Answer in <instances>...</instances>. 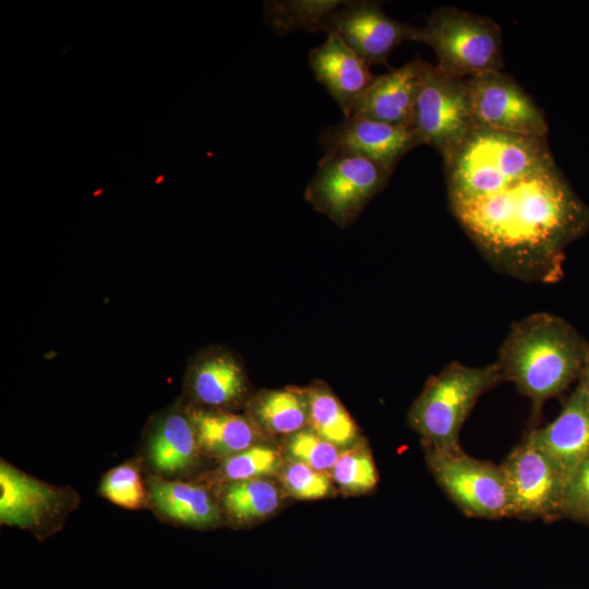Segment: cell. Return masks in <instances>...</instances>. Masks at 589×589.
Wrapping results in <instances>:
<instances>
[{
    "label": "cell",
    "mask_w": 589,
    "mask_h": 589,
    "mask_svg": "<svg viewBox=\"0 0 589 589\" xmlns=\"http://www.w3.org/2000/svg\"><path fill=\"white\" fill-rule=\"evenodd\" d=\"M450 207L492 265L529 281L557 279L564 249L589 228V207L555 165L500 193Z\"/></svg>",
    "instance_id": "1"
},
{
    "label": "cell",
    "mask_w": 589,
    "mask_h": 589,
    "mask_svg": "<svg viewBox=\"0 0 589 589\" xmlns=\"http://www.w3.org/2000/svg\"><path fill=\"white\" fill-rule=\"evenodd\" d=\"M588 352L589 346L574 327L543 312L512 326L496 363L503 381L514 383L538 407L580 374Z\"/></svg>",
    "instance_id": "2"
},
{
    "label": "cell",
    "mask_w": 589,
    "mask_h": 589,
    "mask_svg": "<svg viewBox=\"0 0 589 589\" xmlns=\"http://www.w3.org/2000/svg\"><path fill=\"white\" fill-rule=\"evenodd\" d=\"M443 159L450 204L491 196L555 165L546 136L476 124Z\"/></svg>",
    "instance_id": "3"
},
{
    "label": "cell",
    "mask_w": 589,
    "mask_h": 589,
    "mask_svg": "<svg viewBox=\"0 0 589 589\" xmlns=\"http://www.w3.org/2000/svg\"><path fill=\"white\" fill-rule=\"evenodd\" d=\"M501 381L496 362L483 366L450 362L426 382L410 409V423L430 448L459 449V432L469 412L478 398Z\"/></svg>",
    "instance_id": "4"
},
{
    "label": "cell",
    "mask_w": 589,
    "mask_h": 589,
    "mask_svg": "<svg viewBox=\"0 0 589 589\" xmlns=\"http://www.w3.org/2000/svg\"><path fill=\"white\" fill-rule=\"evenodd\" d=\"M431 46L436 67L447 75L469 79L500 71L502 34L491 19L453 7H442L421 27L420 40Z\"/></svg>",
    "instance_id": "5"
},
{
    "label": "cell",
    "mask_w": 589,
    "mask_h": 589,
    "mask_svg": "<svg viewBox=\"0 0 589 589\" xmlns=\"http://www.w3.org/2000/svg\"><path fill=\"white\" fill-rule=\"evenodd\" d=\"M390 175L383 166L363 157L324 154L304 196L314 209L345 228L386 187Z\"/></svg>",
    "instance_id": "6"
},
{
    "label": "cell",
    "mask_w": 589,
    "mask_h": 589,
    "mask_svg": "<svg viewBox=\"0 0 589 589\" xmlns=\"http://www.w3.org/2000/svg\"><path fill=\"white\" fill-rule=\"evenodd\" d=\"M473 125L466 79L424 61L412 119L420 144L435 147L444 158Z\"/></svg>",
    "instance_id": "7"
},
{
    "label": "cell",
    "mask_w": 589,
    "mask_h": 589,
    "mask_svg": "<svg viewBox=\"0 0 589 589\" xmlns=\"http://www.w3.org/2000/svg\"><path fill=\"white\" fill-rule=\"evenodd\" d=\"M430 468L442 489L467 515L500 518L510 515L501 466L467 456L461 449L428 452Z\"/></svg>",
    "instance_id": "8"
},
{
    "label": "cell",
    "mask_w": 589,
    "mask_h": 589,
    "mask_svg": "<svg viewBox=\"0 0 589 589\" xmlns=\"http://www.w3.org/2000/svg\"><path fill=\"white\" fill-rule=\"evenodd\" d=\"M77 504L72 490L53 486L1 461L0 521L38 538L56 532Z\"/></svg>",
    "instance_id": "9"
},
{
    "label": "cell",
    "mask_w": 589,
    "mask_h": 589,
    "mask_svg": "<svg viewBox=\"0 0 589 589\" xmlns=\"http://www.w3.org/2000/svg\"><path fill=\"white\" fill-rule=\"evenodd\" d=\"M476 125L496 131L546 136L549 125L533 99L508 74L490 71L466 79Z\"/></svg>",
    "instance_id": "10"
},
{
    "label": "cell",
    "mask_w": 589,
    "mask_h": 589,
    "mask_svg": "<svg viewBox=\"0 0 589 589\" xmlns=\"http://www.w3.org/2000/svg\"><path fill=\"white\" fill-rule=\"evenodd\" d=\"M325 33L337 36L371 67L387 65L392 51L404 41H419L421 27L389 17L381 2L346 0Z\"/></svg>",
    "instance_id": "11"
},
{
    "label": "cell",
    "mask_w": 589,
    "mask_h": 589,
    "mask_svg": "<svg viewBox=\"0 0 589 589\" xmlns=\"http://www.w3.org/2000/svg\"><path fill=\"white\" fill-rule=\"evenodd\" d=\"M510 515L549 517L561 512L565 480L552 459L527 437L501 466Z\"/></svg>",
    "instance_id": "12"
},
{
    "label": "cell",
    "mask_w": 589,
    "mask_h": 589,
    "mask_svg": "<svg viewBox=\"0 0 589 589\" xmlns=\"http://www.w3.org/2000/svg\"><path fill=\"white\" fill-rule=\"evenodd\" d=\"M325 154H342L370 159L393 173L400 159L420 145L410 128L365 118H344L320 132Z\"/></svg>",
    "instance_id": "13"
},
{
    "label": "cell",
    "mask_w": 589,
    "mask_h": 589,
    "mask_svg": "<svg viewBox=\"0 0 589 589\" xmlns=\"http://www.w3.org/2000/svg\"><path fill=\"white\" fill-rule=\"evenodd\" d=\"M423 62L416 58L398 69L375 76L345 118H365L412 129Z\"/></svg>",
    "instance_id": "14"
},
{
    "label": "cell",
    "mask_w": 589,
    "mask_h": 589,
    "mask_svg": "<svg viewBox=\"0 0 589 589\" xmlns=\"http://www.w3.org/2000/svg\"><path fill=\"white\" fill-rule=\"evenodd\" d=\"M527 438L552 459L566 485L589 458V404L581 387L577 386L552 422L532 430Z\"/></svg>",
    "instance_id": "15"
},
{
    "label": "cell",
    "mask_w": 589,
    "mask_h": 589,
    "mask_svg": "<svg viewBox=\"0 0 589 589\" xmlns=\"http://www.w3.org/2000/svg\"><path fill=\"white\" fill-rule=\"evenodd\" d=\"M308 61L314 77L334 98L344 117L375 79L370 65L332 34L310 50Z\"/></svg>",
    "instance_id": "16"
},
{
    "label": "cell",
    "mask_w": 589,
    "mask_h": 589,
    "mask_svg": "<svg viewBox=\"0 0 589 589\" xmlns=\"http://www.w3.org/2000/svg\"><path fill=\"white\" fill-rule=\"evenodd\" d=\"M185 383L196 404L219 410L238 402L247 390L242 365L223 348L197 353L188 368Z\"/></svg>",
    "instance_id": "17"
},
{
    "label": "cell",
    "mask_w": 589,
    "mask_h": 589,
    "mask_svg": "<svg viewBox=\"0 0 589 589\" xmlns=\"http://www.w3.org/2000/svg\"><path fill=\"white\" fill-rule=\"evenodd\" d=\"M200 446L187 409L173 408L154 422L147 450L154 469L171 474L191 467Z\"/></svg>",
    "instance_id": "18"
},
{
    "label": "cell",
    "mask_w": 589,
    "mask_h": 589,
    "mask_svg": "<svg viewBox=\"0 0 589 589\" xmlns=\"http://www.w3.org/2000/svg\"><path fill=\"white\" fill-rule=\"evenodd\" d=\"M200 448L215 455L238 454L256 440L253 423L243 416L219 409L187 408Z\"/></svg>",
    "instance_id": "19"
},
{
    "label": "cell",
    "mask_w": 589,
    "mask_h": 589,
    "mask_svg": "<svg viewBox=\"0 0 589 589\" xmlns=\"http://www.w3.org/2000/svg\"><path fill=\"white\" fill-rule=\"evenodd\" d=\"M149 495L164 516L185 525L205 527L219 521V509L201 485L180 481L154 479Z\"/></svg>",
    "instance_id": "20"
},
{
    "label": "cell",
    "mask_w": 589,
    "mask_h": 589,
    "mask_svg": "<svg viewBox=\"0 0 589 589\" xmlns=\"http://www.w3.org/2000/svg\"><path fill=\"white\" fill-rule=\"evenodd\" d=\"M346 0H267L263 3L265 25L276 35L298 31L326 32L333 15Z\"/></svg>",
    "instance_id": "21"
},
{
    "label": "cell",
    "mask_w": 589,
    "mask_h": 589,
    "mask_svg": "<svg viewBox=\"0 0 589 589\" xmlns=\"http://www.w3.org/2000/svg\"><path fill=\"white\" fill-rule=\"evenodd\" d=\"M252 413L273 433L294 434L309 422L308 398L296 389L267 392L256 397Z\"/></svg>",
    "instance_id": "22"
},
{
    "label": "cell",
    "mask_w": 589,
    "mask_h": 589,
    "mask_svg": "<svg viewBox=\"0 0 589 589\" xmlns=\"http://www.w3.org/2000/svg\"><path fill=\"white\" fill-rule=\"evenodd\" d=\"M226 512L239 522H249L272 514L279 504V493L269 481L257 479L231 481L225 489Z\"/></svg>",
    "instance_id": "23"
},
{
    "label": "cell",
    "mask_w": 589,
    "mask_h": 589,
    "mask_svg": "<svg viewBox=\"0 0 589 589\" xmlns=\"http://www.w3.org/2000/svg\"><path fill=\"white\" fill-rule=\"evenodd\" d=\"M305 395L312 430L336 446L350 444L357 435V429L340 401L321 387L312 388Z\"/></svg>",
    "instance_id": "24"
},
{
    "label": "cell",
    "mask_w": 589,
    "mask_h": 589,
    "mask_svg": "<svg viewBox=\"0 0 589 589\" xmlns=\"http://www.w3.org/2000/svg\"><path fill=\"white\" fill-rule=\"evenodd\" d=\"M100 492L110 502L130 509L141 507L145 501L140 469L133 462H125L108 471L101 481Z\"/></svg>",
    "instance_id": "25"
},
{
    "label": "cell",
    "mask_w": 589,
    "mask_h": 589,
    "mask_svg": "<svg viewBox=\"0 0 589 589\" xmlns=\"http://www.w3.org/2000/svg\"><path fill=\"white\" fill-rule=\"evenodd\" d=\"M280 466L279 454L267 446L253 445L238 454L227 457L221 472L230 481L257 479L277 471Z\"/></svg>",
    "instance_id": "26"
},
{
    "label": "cell",
    "mask_w": 589,
    "mask_h": 589,
    "mask_svg": "<svg viewBox=\"0 0 589 589\" xmlns=\"http://www.w3.org/2000/svg\"><path fill=\"white\" fill-rule=\"evenodd\" d=\"M332 471L335 481L351 492L371 490L377 480L373 459L363 448L340 454Z\"/></svg>",
    "instance_id": "27"
},
{
    "label": "cell",
    "mask_w": 589,
    "mask_h": 589,
    "mask_svg": "<svg viewBox=\"0 0 589 589\" xmlns=\"http://www.w3.org/2000/svg\"><path fill=\"white\" fill-rule=\"evenodd\" d=\"M288 450L297 461L322 472L332 470L340 455L336 445L303 429L291 436Z\"/></svg>",
    "instance_id": "28"
},
{
    "label": "cell",
    "mask_w": 589,
    "mask_h": 589,
    "mask_svg": "<svg viewBox=\"0 0 589 589\" xmlns=\"http://www.w3.org/2000/svg\"><path fill=\"white\" fill-rule=\"evenodd\" d=\"M284 482L291 495L304 500L324 497L332 488L325 472L317 471L301 461H293L286 468Z\"/></svg>",
    "instance_id": "29"
},
{
    "label": "cell",
    "mask_w": 589,
    "mask_h": 589,
    "mask_svg": "<svg viewBox=\"0 0 589 589\" xmlns=\"http://www.w3.org/2000/svg\"><path fill=\"white\" fill-rule=\"evenodd\" d=\"M561 512L578 518H589V458L567 481Z\"/></svg>",
    "instance_id": "30"
},
{
    "label": "cell",
    "mask_w": 589,
    "mask_h": 589,
    "mask_svg": "<svg viewBox=\"0 0 589 589\" xmlns=\"http://www.w3.org/2000/svg\"><path fill=\"white\" fill-rule=\"evenodd\" d=\"M580 376L581 380L579 386L581 387L589 404V352L585 361L584 368L580 372Z\"/></svg>",
    "instance_id": "31"
}]
</instances>
